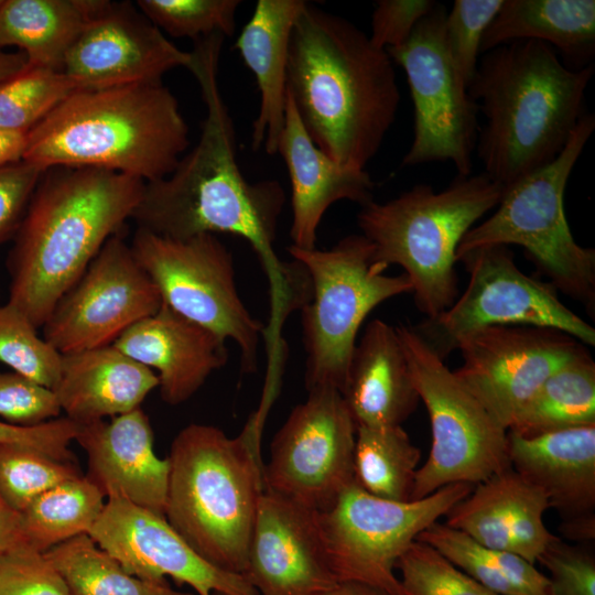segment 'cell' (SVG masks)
I'll use <instances>...</instances> for the list:
<instances>
[{
  "label": "cell",
  "mask_w": 595,
  "mask_h": 595,
  "mask_svg": "<svg viewBox=\"0 0 595 595\" xmlns=\"http://www.w3.org/2000/svg\"><path fill=\"white\" fill-rule=\"evenodd\" d=\"M158 387L153 370L109 345L63 355L53 391L66 418L85 424L140 408Z\"/></svg>",
  "instance_id": "obj_27"
},
{
  "label": "cell",
  "mask_w": 595,
  "mask_h": 595,
  "mask_svg": "<svg viewBox=\"0 0 595 595\" xmlns=\"http://www.w3.org/2000/svg\"><path fill=\"white\" fill-rule=\"evenodd\" d=\"M413 386L430 418L432 443L415 473L410 500L452 484H476L510 466L507 430L414 332L396 326Z\"/></svg>",
  "instance_id": "obj_10"
},
{
  "label": "cell",
  "mask_w": 595,
  "mask_h": 595,
  "mask_svg": "<svg viewBox=\"0 0 595 595\" xmlns=\"http://www.w3.org/2000/svg\"><path fill=\"white\" fill-rule=\"evenodd\" d=\"M421 452L402 425L357 426L355 483L379 498L409 501Z\"/></svg>",
  "instance_id": "obj_34"
},
{
  "label": "cell",
  "mask_w": 595,
  "mask_h": 595,
  "mask_svg": "<svg viewBox=\"0 0 595 595\" xmlns=\"http://www.w3.org/2000/svg\"><path fill=\"white\" fill-rule=\"evenodd\" d=\"M90 538L132 575L163 583L166 577L197 595H259L247 578L201 558L165 517L121 498H108Z\"/></svg>",
  "instance_id": "obj_19"
},
{
  "label": "cell",
  "mask_w": 595,
  "mask_h": 595,
  "mask_svg": "<svg viewBox=\"0 0 595 595\" xmlns=\"http://www.w3.org/2000/svg\"><path fill=\"white\" fill-rule=\"evenodd\" d=\"M504 186L485 173L457 175L436 192L418 184L383 203L361 206L357 223L372 247L374 262L398 264L418 309L428 318L457 298L456 250L464 235L500 202Z\"/></svg>",
  "instance_id": "obj_7"
},
{
  "label": "cell",
  "mask_w": 595,
  "mask_h": 595,
  "mask_svg": "<svg viewBox=\"0 0 595 595\" xmlns=\"http://www.w3.org/2000/svg\"><path fill=\"white\" fill-rule=\"evenodd\" d=\"M521 40L556 50L573 69L592 65L595 54L594 0H504L483 37L480 53Z\"/></svg>",
  "instance_id": "obj_29"
},
{
  "label": "cell",
  "mask_w": 595,
  "mask_h": 595,
  "mask_svg": "<svg viewBox=\"0 0 595 595\" xmlns=\"http://www.w3.org/2000/svg\"><path fill=\"white\" fill-rule=\"evenodd\" d=\"M29 65L24 53L6 52L0 48V82L14 76Z\"/></svg>",
  "instance_id": "obj_50"
},
{
  "label": "cell",
  "mask_w": 595,
  "mask_h": 595,
  "mask_svg": "<svg viewBox=\"0 0 595 595\" xmlns=\"http://www.w3.org/2000/svg\"><path fill=\"white\" fill-rule=\"evenodd\" d=\"M307 392L273 436L263 482L266 489L323 512L355 482L357 426L338 390Z\"/></svg>",
  "instance_id": "obj_15"
},
{
  "label": "cell",
  "mask_w": 595,
  "mask_h": 595,
  "mask_svg": "<svg viewBox=\"0 0 595 595\" xmlns=\"http://www.w3.org/2000/svg\"><path fill=\"white\" fill-rule=\"evenodd\" d=\"M277 153L284 160L291 182V246L316 248L317 228L332 204L347 199L363 206L372 199L370 175L339 165L315 145L289 91Z\"/></svg>",
  "instance_id": "obj_25"
},
{
  "label": "cell",
  "mask_w": 595,
  "mask_h": 595,
  "mask_svg": "<svg viewBox=\"0 0 595 595\" xmlns=\"http://www.w3.org/2000/svg\"><path fill=\"white\" fill-rule=\"evenodd\" d=\"M261 434L255 415L235 437L191 423L167 456L166 521L209 564L242 576L264 490Z\"/></svg>",
  "instance_id": "obj_6"
},
{
  "label": "cell",
  "mask_w": 595,
  "mask_h": 595,
  "mask_svg": "<svg viewBox=\"0 0 595 595\" xmlns=\"http://www.w3.org/2000/svg\"><path fill=\"white\" fill-rule=\"evenodd\" d=\"M504 0H455L446 12L444 36L447 52L468 88L478 65L483 37Z\"/></svg>",
  "instance_id": "obj_40"
},
{
  "label": "cell",
  "mask_w": 595,
  "mask_h": 595,
  "mask_svg": "<svg viewBox=\"0 0 595 595\" xmlns=\"http://www.w3.org/2000/svg\"><path fill=\"white\" fill-rule=\"evenodd\" d=\"M548 509L544 494L509 466L476 484L444 516V523L487 549L536 564L554 536L543 521Z\"/></svg>",
  "instance_id": "obj_24"
},
{
  "label": "cell",
  "mask_w": 595,
  "mask_h": 595,
  "mask_svg": "<svg viewBox=\"0 0 595 595\" xmlns=\"http://www.w3.org/2000/svg\"><path fill=\"white\" fill-rule=\"evenodd\" d=\"M79 424L57 418L34 426H18L0 421V443L33 447L58 459L76 461L69 445L76 440Z\"/></svg>",
  "instance_id": "obj_46"
},
{
  "label": "cell",
  "mask_w": 595,
  "mask_h": 595,
  "mask_svg": "<svg viewBox=\"0 0 595 595\" xmlns=\"http://www.w3.org/2000/svg\"><path fill=\"white\" fill-rule=\"evenodd\" d=\"M245 577L259 595H320L334 587L318 512L264 488Z\"/></svg>",
  "instance_id": "obj_20"
},
{
  "label": "cell",
  "mask_w": 595,
  "mask_h": 595,
  "mask_svg": "<svg viewBox=\"0 0 595 595\" xmlns=\"http://www.w3.org/2000/svg\"><path fill=\"white\" fill-rule=\"evenodd\" d=\"M87 455L86 477L106 499L121 498L164 517L169 461L154 452V434L141 408L79 424L75 440Z\"/></svg>",
  "instance_id": "obj_22"
},
{
  "label": "cell",
  "mask_w": 595,
  "mask_h": 595,
  "mask_svg": "<svg viewBox=\"0 0 595 595\" xmlns=\"http://www.w3.org/2000/svg\"><path fill=\"white\" fill-rule=\"evenodd\" d=\"M436 3L432 0L377 1L371 15L370 41L385 51L403 44Z\"/></svg>",
  "instance_id": "obj_45"
},
{
  "label": "cell",
  "mask_w": 595,
  "mask_h": 595,
  "mask_svg": "<svg viewBox=\"0 0 595 595\" xmlns=\"http://www.w3.org/2000/svg\"><path fill=\"white\" fill-rule=\"evenodd\" d=\"M0 595H69L43 553L20 547L0 554Z\"/></svg>",
  "instance_id": "obj_41"
},
{
  "label": "cell",
  "mask_w": 595,
  "mask_h": 595,
  "mask_svg": "<svg viewBox=\"0 0 595 595\" xmlns=\"http://www.w3.org/2000/svg\"><path fill=\"white\" fill-rule=\"evenodd\" d=\"M404 595H498L415 540L397 563Z\"/></svg>",
  "instance_id": "obj_39"
},
{
  "label": "cell",
  "mask_w": 595,
  "mask_h": 595,
  "mask_svg": "<svg viewBox=\"0 0 595 595\" xmlns=\"http://www.w3.org/2000/svg\"><path fill=\"white\" fill-rule=\"evenodd\" d=\"M306 271L311 295L301 307L307 391H343L357 334L380 303L412 291L404 273L386 275L374 262V247L361 234L348 235L326 250L289 247Z\"/></svg>",
  "instance_id": "obj_9"
},
{
  "label": "cell",
  "mask_w": 595,
  "mask_h": 595,
  "mask_svg": "<svg viewBox=\"0 0 595 595\" xmlns=\"http://www.w3.org/2000/svg\"><path fill=\"white\" fill-rule=\"evenodd\" d=\"M239 0H138L136 6L160 30L195 41L232 35Z\"/></svg>",
  "instance_id": "obj_38"
},
{
  "label": "cell",
  "mask_w": 595,
  "mask_h": 595,
  "mask_svg": "<svg viewBox=\"0 0 595 595\" xmlns=\"http://www.w3.org/2000/svg\"><path fill=\"white\" fill-rule=\"evenodd\" d=\"M105 499L85 475L46 490L20 512L22 547L45 553L77 536L88 534Z\"/></svg>",
  "instance_id": "obj_32"
},
{
  "label": "cell",
  "mask_w": 595,
  "mask_h": 595,
  "mask_svg": "<svg viewBox=\"0 0 595 595\" xmlns=\"http://www.w3.org/2000/svg\"><path fill=\"white\" fill-rule=\"evenodd\" d=\"M452 484L418 500L376 497L355 482L318 512L327 564L336 582L354 581L404 595L397 563L418 536L473 489Z\"/></svg>",
  "instance_id": "obj_12"
},
{
  "label": "cell",
  "mask_w": 595,
  "mask_h": 595,
  "mask_svg": "<svg viewBox=\"0 0 595 595\" xmlns=\"http://www.w3.org/2000/svg\"><path fill=\"white\" fill-rule=\"evenodd\" d=\"M342 396L356 426L401 425L420 400L396 327L375 318L350 356Z\"/></svg>",
  "instance_id": "obj_26"
},
{
  "label": "cell",
  "mask_w": 595,
  "mask_h": 595,
  "mask_svg": "<svg viewBox=\"0 0 595 595\" xmlns=\"http://www.w3.org/2000/svg\"><path fill=\"white\" fill-rule=\"evenodd\" d=\"M456 377L508 431L520 409L555 370L585 348L573 336L537 326H487L462 336Z\"/></svg>",
  "instance_id": "obj_17"
},
{
  "label": "cell",
  "mask_w": 595,
  "mask_h": 595,
  "mask_svg": "<svg viewBox=\"0 0 595 595\" xmlns=\"http://www.w3.org/2000/svg\"><path fill=\"white\" fill-rule=\"evenodd\" d=\"M537 562L550 572L551 595H595V556L553 536Z\"/></svg>",
  "instance_id": "obj_43"
},
{
  "label": "cell",
  "mask_w": 595,
  "mask_h": 595,
  "mask_svg": "<svg viewBox=\"0 0 595 595\" xmlns=\"http://www.w3.org/2000/svg\"><path fill=\"white\" fill-rule=\"evenodd\" d=\"M76 461H64L21 444L0 443V494L21 512L36 497L82 476Z\"/></svg>",
  "instance_id": "obj_36"
},
{
  "label": "cell",
  "mask_w": 595,
  "mask_h": 595,
  "mask_svg": "<svg viewBox=\"0 0 595 595\" xmlns=\"http://www.w3.org/2000/svg\"><path fill=\"white\" fill-rule=\"evenodd\" d=\"M1 3H2V0H0V6H1Z\"/></svg>",
  "instance_id": "obj_51"
},
{
  "label": "cell",
  "mask_w": 595,
  "mask_h": 595,
  "mask_svg": "<svg viewBox=\"0 0 595 595\" xmlns=\"http://www.w3.org/2000/svg\"><path fill=\"white\" fill-rule=\"evenodd\" d=\"M507 454L510 466L556 510L564 538L595 539V424L529 437L507 431Z\"/></svg>",
  "instance_id": "obj_21"
},
{
  "label": "cell",
  "mask_w": 595,
  "mask_h": 595,
  "mask_svg": "<svg viewBox=\"0 0 595 595\" xmlns=\"http://www.w3.org/2000/svg\"><path fill=\"white\" fill-rule=\"evenodd\" d=\"M45 171L25 160L0 166V245L14 237Z\"/></svg>",
  "instance_id": "obj_44"
},
{
  "label": "cell",
  "mask_w": 595,
  "mask_h": 595,
  "mask_svg": "<svg viewBox=\"0 0 595 595\" xmlns=\"http://www.w3.org/2000/svg\"><path fill=\"white\" fill-rule=\"evenodd\" d=\"M215 595H217V594H215Z\"/></svg>",
  "instance_id": "obj_52"
},
{
  "label": "cell",
  "mask_w": 595,
  "mask_h": 595,
  "mask_svg": "<svg viewBox=\"0 0 595 595\" xmlns=\"http://www.w3.org/2000/svg\"><path fill=\"white\" fill-rule=\"evenodd\" d=\"M102 0H2L0 48L15 46L29 65L62 72L69 47Z\"/></svg>",
  "instance_id": "obj_30"
},
{
  "label": "cell",
  "mask_w": 595,
  "mask_h": 595,
  "mask_svg": "<svg viewBox=\"0 0 595 595\" xmlns=\"http://www.w3.org/2000/svg\"><path fill=\"white\" fill-rule=\"evenodd\" d=\"M593 74V64L570 68L536 40L483 53L467 88L486 121L475 147L483 173L507 187L551 163L586 113Z\"/></svg>",
  "instance_id": "obj_4"
},
{
  "label": "cell",
  "mask_w": 595,
  "mask_h": 595,
  "mask_svg": "<svg viewBox=\"0 0 595 595\" xmlns=\"http://www.w3.org/2000/svg\"><path fill=\"white\" fill-rule=\"evenodd\" d=\"M69 595H194L130 574L89 534L77 536L43 553Z\"/></svg>",
  "instance_id": "obj_33"
},
{
  "label": "cell",
  "mask_w": 595,
  "mask_h": 595,
  "mask_svg": "<svg viewBox=\"0 0 595 595\" xmlns=\"http://www.w3.org/2000/svg\"><path fill=\"white\" fill-rule=\"evenodd\" d=\"M306 3L304 0H258L235 44L255 75L260 93L251 147L252 150L263 147L269 155L277 154L284 127L290 40Z\"/></svg>",
  "instance_id": "obj_28"
},
{
  "label": "cell",
  "mask_w": 595,
  "mask_h": 595,
  "mask_svg": "<svg viewBox=\"0 0 595 595\" xmlns=\"http://www.w3.org/2000/svg\"><path fill=\"white\" fill-rule=\"evenodd\" d=\"M20 547V512L10 507L0 494V554Z\"/></svg>",
  "instance_id": "obj_47"
},
{
  "label": "cell",
  "mask_w": 595,
  "mask_h": 595,
  "mask_svg": "<svg viewBox=\"0 0 595 595\" xmlns=\"http://www.w3.org/2000/svg\"><path fill=\"white\" fill-rule=\"evenodd\" d=\"M594 129L586 112L551 163L504 187L494 214L462 238L456 259L480 247L521 246L558 291L594 316L595 251L575 241L564 212L569 177Z\"/></svg>",
  "instance_id": "obj_8"
},
{
  "label": "cell",
  "mask_w": 595,
  "mask_h": 595,
  "mask_svg": "<svg viewBox=\"0 0 595 595\" xmlns=\"http://www.w3.org/2000/svg\"><path fill=\"white\" fill-rule=\"evenodd\" d=\"M177 99L162 84L76 90L28 133L23 160L44 169L94 167L154 182L188 147Z\"/></svg>",
  "instance_id": "obj_5"
},
{
  "label": "cell",
  "mask_w": 595,
  "mask_h": 595,
  "mask_svg": "<svg viewBox=\"0 0 595 595\" xmlns=\"http://www.w3.org/2000/svg\"><path fill=\"white\" fill-rule=\"evenodd\" d=\"M131 249L162 303L240 349L242 372L257 370L263 324L238 293L230 250L213 234L185 239L137 228Z\"/></svg>",
  "instance_id": "obj_11"
},
{
  "label": "cell",
  "mask_w": 595,
  "mask_h": 595,
  "mask_svg": "<svg viewBox=\"0 0 595 595\" xmlns=\"http://www.w3.org/2000/svg\"><path fill=\"white\" fill-rule=\"evenodd\" d=\"M457 261L469 273L463 294L437 316L411 325L442 360L462 336L487 326L549 327L595 345L594 327L563 304L552 283L523 273L508 246L472 249Z\"/></svg>",
  "instance_id": "obj_13"
},
{
  "label": "cell",
  "mask_w": 595,
  "mask_h": 595,
  "mask_svg": "<svg viewBox=\"0 0 595 595\" xmlns=\"http://www.w3.org/2000/svg\"><path fill=\"white\" fill-rule=\"evenodd\" d=\"M320 595H394L382 588L354 581L338 582Z\"/></svg>",
  "instance_id": "obj_49"
},
{
  "label": "cell",
  "mask_w": 595,
  "mask_h": 595,
  "mask_svg": "<svg viewBox=\"0 0 595 595\" xmlns=\"http://www.w3.org/2000/svg\"><path fill=\"white\" fill-rule=\"evenodd\" d=\"M224 35L196 41L188 71L206 106L197 144L164 178L145 183L131 218L138 228L185 239L229 234L246 239L280 294V306L295 305L305 294L307 275L295 260L278 259L273 245L285 193L275 180L248 182L237 162L232 118L218 84Z\"/></svg>",
  "instance_id": "obj_1"
},
{
  "label": "cell",
  "mask_w": 595,
  "mask_h": 595,
  "mask_svg": "<svg viewBox=\"0 0 595 595\" xmlns=\"http://www.w3.org/2000/svg\"><path fill=\"white\" fill-rule=\"evenodd\" d=\"M192 52L169 41L137 6L102 0L65 55L62 73L77 90L162 82L176 67L190 69Z\"/></svg>",
  "instance_id": "obj_18"
},
{
  "label": "cell",
  "mask_w": 595,
  "mask_h": 595,
  "mask_svg": "<svg viewBox=\"0 0 595 595\" xmlns=\"http://www.w3.org/2000/svg\"><path fill=\"white\" fill-rule=\"evenodd\" d=\"M144 184L102 169H47L7 259L8 302L42 327L105 242L131 218Z\"/></svg>",
  "instance_id": "obj_3"
},
{
  "label": "cell",
  "mask_w": 595,
  "mask_h": 595,
  "mask_svg": "<svg viewBox=\"0 0 595 595\" xmlns=\"http://www.w3.org/2000/svg\"><path fill=\"white\" fill-rule=\"evenodd\" d=\"M36 329L17 306L9 302L0 305V361L53 390L61 376L63 355Z\"/></svg>",
  "instance_id": "obj_37"
},
{
  "label": "cell",
  "mask_w": 595,
  "mask_h": 595,
  "mask_svg": "<svg viewBox=\"0 0 595 595\" xmlns=\"http://www.w3.org/2000/svg\"><path fill=\"white\" fill-rule=\"evenodd\" d=\"M76 90L64 73L28 65L0 82V128L29 133Z\"/></svg>",
  "instance_id": "obj_35"
},
{
  "label": "cell",
  "mask_w": 595,
  "mask_h": 595,
  "mask_svg": "<svg viewBox=\"0 0 595 595\" xmlns=\"http://www.w3.org/2000/svg\"><path fill=\"white\" fill-rule=\"evenodd\" d=\"M61 407L48 389L14 371H0V416L18 426H34L57 419Z\"/></svg>",
  "instance_id": "obj_42"
},
{
  "label": "cell",
  "mask_w": 595,
  "mask_h": 595,
  "mask_svg": "<svg viewBox=\"0 0 595 595\" xmlns=\"http://www.w3.org/2000/svg\"><path fill=\"white\" fill-rule=\"evenodd\" d=\"M595 424V363L584 349L555 370L520 409L509 432L534 436Z\"/></svg>",
  "instance_id": "obj_31"
},
{
  "label": "cell",
  "mask_w": 595,
  "mask_h": 595,
  "mask_svg": "<svg viewBox=\"0 0 595 595\" xmlns=\"http://www.w3.org/2000/svg\"><path fill=\"white\" fill-rule=\"evenodd\" d=\"M28 144V132L0 128V166L22 161Z\"/></svg>",
  "instance_id": "obj_48"
},
{
  "label": "cell",
  "mask_w": 595,
  "mask_h": 595,
  "mask_svg": "<svg viewBox=\"0 0 595 595\" xmlns=\"http://www.w3.org/2000/svg\"><path fill=\"white\" fill-rule=\"evenodd\" d=\"M161 305L155 284L117 234L56 303L43 337L62 355L113 345Z\"/></svg>",
  "instance_id": "obj_16"
},
{
  "label": "cell",
  "mask_w": 595,
  "mask_h": 595,
  "mask_svg": "<svg viewBox=\"0 0 595 595\" xmlns=\"http://www.w3.org/2000/svg\"><path fill=\"white\" fill-rule=\"evenodd\" d=\"M113 346L158 371L160 396L170 405L191 399L228 361L225 339L163 303L127 329Z\"/></svg>",
  "instance_id": "obj_23"
},
{
  "label": "cell",
  "mask_w": 595,
  "mask_h": 595,
  "mask_svg": "<svg viewBox=\"0 0 595 595\" xmlns=\"http://www.w3.org/2000/svg\"><path fill=\"white\" fill-rule=\"evenodd\" d=\"M393 62L347 19L305 4L292 30L288 91L315 145L365 170L400 104Z\"/></svg>",
  "instance_id": "obj_2"
},
{
  "label": "cell",
  "mask_w": 595,
  "mask_h": 595,
  "mask_svg": "<svg viewBox=\"0 0 595 595\" xmlns=\"http://www.w3.org/2000/svg\"><path fill=\"white\" fill-rule=\"evenodd\" d=\"M446 12L436 3L403 44L386 52L403 68L413 102V139L402 165L451 162L457 175L467 176L473 170L479 111L447 52Z\"/></svg>",
  "instance_id": "obj_14"
}]
</instances>
